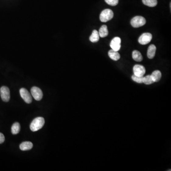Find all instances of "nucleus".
<instances>
[{
    "instance_id": "f257e3e1",
    "label": "nucleus",
    "mask_w": 171,
    "mask_h": 171,
    "mask_svg": "<svg viewBox=\"0 0 171 171\" xmlns=\"http://www.w3.org/2000/svg\"><path fill=\"white\" fill-rule=\"evenodd\" d=\"M45 124L44 118L38 117L35 118L30 125V129L33 132L38 131L44 127Z\"/></svg>"
},
{
    "instance_id": "f03ea898",
    "label": "nucleus",
    "mask_w": 171,
    "mask_h": 171,
    "mask_svg": "<svg viewBox=\"0 0 171 171\" xmlns=\"http://www.w3.org/2000/svg\"><path fill=\"white\" fill-rule=\"evenodd\" d=\"M114 16V13L110 9H106L103 10L100 15V20L103 23L108 22L111 20Z\"/></svg>"
},
{
    "instance_id": "7ed1b4c3",
    "label": "nucleus",
    "mask_w": 171,
    "mask_h": 171,
    "mask_svg": "<svg viewBox=\"0 0 171 171\" xmlns=\"http://www.w3.org/2000/svg\"><path fill=\"white\" fill-rule=\"evenodd\" d=\"M146 23V20L144 17L140 16H137L132 19L131 24L134 28H139L144 26Z\"/></svg>"
},
{
    "instance_id": "20e7f679",
    "label": "nucleus",
    "mask_w": 171,
    "mask_h": 171,
    "mask_svg": "<svg viewBox=\"0 0 171 171\" xmlns=\"http://www.w3.org/2000/svg\"><path fill=\"white\" fill-rule=\"evenodd\" d=\"M152 39V35L150 33H144L142 34L139 38L138 42L142 45H146L149 44Z\"/></svg>"
},
{
    "instance_id": "39448f33",
    "label": "nucleus",
    "mask_w": 171,
    "mask_h": 171,
    "mask_svg": "<svg viewBox=\"0 0 171 171\" xmlns=\"http://www.w3.org/2000/svg\"><path fill=\"white\" fill-rule=\"evenodd\" d=\"M0 92L2 100L5 102H8L10 99V91L9 88L3 86L0 89Z\"/></svg>"
},
{
    "instance_id": "423d86ee",
    "label": "nucleus",
    "mask_w": 171,
    "mask_h": 171,
    "mask_svg": "<svg viewBox=\"0 0 171 171\" xmlns=\"http://www.w3.org/2000/svg\"><path fill=\"white\" fill-rule=\"evenodd\" d=\"M20 93L22 99L24 100L26 103H28V104H30V103H32V100H33L32 96L30 95V93L26 89L22 88L20 90Z\"/></svg>"
},
{
    "instance_id": "0eeeda50",
    "label": "nucleus",
    "mask_w": 171,
    "mask_h": 171,
    "mask_svg": "<svg viewBox=\"0 0 171 171\" xmlns=\"http://www.w3.org/2000/svg\"><path fill=\"white\" fill-rule=\"evenodd\" d=\"M31 93L34 99L37 101L40 100L43 97L42 91L38 87H33L31 89Z\"/></svg>"
},
{
    "instance_id": "6e6552de",
    "label": "nucleus",
    "mask_w": 171,
    "mask_h": 171,
    "mask_svg": "<svg viewBox=\"0 0 171 171\" xmlns=\"http://www.w3.org/2000/svg\"><path fill=\"white\" fill-rule=\"evenodd\" d=\"M134 75L138 77H143L145 73V68L141 65H135L133 68Z\"/></svg>"
},
{
    "instance_id": "1a4fd4ad",
    "label": "nucleus",
    "mask_w": 171,
    "mask_h": 171,
    "mask_svg": "<svg viewBox=\"0 0 171 171\" xmlns=\"http://www.w3.org/2000/svg\"><path fill=\"white\" fill-rule=\"evenodd\" d=\"M110 46L112 50L118 51L121 48V39L119 37H115L111 41Z\"/></svg>"
},
{
    "instance_id": "9d476101",
    "label": "nucleus",
    "mask_w": 171,
    "mask_h": 171,
    "mask_svg": "<svg viewBox=\"0 0 171 171\" xmlns=\"http://www.w3.org/2000/svg\"><path fill=\"white\" fill-rule=\"evenodd\" d=\"M156 48L154 44H151L149 46L147 51V55L149 59H152L155 56L156 52Z\"/></svg>"
},
{
    "instance_id": "9b49d317",
    "label": "nucleus",
    "mask_w": 171,
    "mask_h": 171,
    "mask_svg": "<svg viewBox=\"0 0 171 171\" xmlns=\"http://www.w3.org/2000/svg\"><path fill=\"white\" fill-rule=\"evenodd\" d=\"M108 54L110 58L113 61H117L120 59V54L117 51H115L114 50H110L108 51Z\"/></svg>"
},
{
    "instance_id": "f8f14e48",
    "label": "nucleus",
    "mask_w": 171,
    "mask_h": 171,
    "mask_svg": "<svg viewBox=\"0 0 171 171\" xmlns=\"http://www.w3.org/2000/svg\"><path fill=\"white\" fill-rule=\"evenodd\" d=\"M151 76L154 82H157L160 80L162 77V73L160 71L156 70L153 72Z\"/></svg>"
},
{
    "instance_id": "ddd939ff",
    "label": "nucleus",
    "mask_w": 171,
    "mask_h": 171,
    "mask_svg": "<svg viewBox=\"0 0 171 171\" xmlns=\"http://www.w3.org/2000/svg\"><path fill=\"white\" fill-rule=\"evenodd\" d=\"M33 147V144L32 142H24L22 143L20 145V148L22 151L30 150Z\"/></svg>"
},
{
    "instance_id": "4468645a",
    "label": "nucleus",
    "mask_w": 171,
    "mask_h": 171,
    "mask_svg": "<svg viewBox=\"0 0 171 171\" xmlns=\"http://www.w3.org/2000/svg\"><path fill=\"white\" fill-rule=\"evenodd\" d=\"M99 37H101V38L106 37L108 34L107 26L106 25H102L99 30Z\"/></svg>"
},
{
    "instance_id": "2eb2a0df",
    "label": "nucleus",
    "mask_w": 171,
    "mask_h": 171,
    "mask_svg": "<svg viewBox=\"0 0 171 171\" xmlns=\"http://www.w3.org/2000/svg\"><path fill=\"white\" fill-rule=\"evenodd\" d=\"M132 57L134 60L137 62L141 61L143 59L141 53L137 50H134L133 51Z\"/></svg>"
},
{
    "instance_id": "dca6fc26",
    "label": "nucleus",
    "mask_w": 171,
    "mask_h": 171,
    "mask_svg": "<svg viewBox=\"0 0 171 171\" xmlns=\"http://www.w3.org/2000/svg\"><path fill=\"white\" fill-rule=\"evenodd\" d=\"M99 40V32L96 30H94L92 32V34L89 37V40L93 43L97 42Z\"/></svg>"
},
{
    "instance_id": "f3484780",
    "label": "nucleus",
    "mask_w": 171,
    "mask_h": 171,
    "mask_svg": "<svg viewBox=\"0 0 171 171\" xmlns=\"http://www.w3.org/2000/svg\"><path fill=\"white\" fill-rule=\"evenodd\" d=\"M21 127H20V124L16 122L13 124L12 127V134H16L20 132Z\"/></svg>"
},
{
    "instance_id": "a211bd4d",
    "label": "nucleus",
    "mask_w": 171,
    "mask_h": 171,
    "mask_svg": "<svg viewBox=\"0 0 171 171\" xmlns=\"http://www.w3.org/2000/svg\"><path fill=\"white\" fill-rule=\"evenodd\" d=\"M142 2L145 5L151 7L155 6L157 5V0H142Z\"/></svg>"
},
{
    "instance_id": "6ab92c4d",
    "label": "nucleus",
    "mask_w": 171,
    "mask_h": 171,
    "mask_svg": "<svg viewBox=\"0 0 171 171\" xmlns=\"http://www.w3.org/2000/svg\"><path fill=\"white\" fill-rule=\"evenodd\" d=\"M143 83L146 85H150L153 84L154 82L151 75H147L145 77H143Z\"/></svg>"
},
{
    "instance_id": "aec40b11",
    "label": "nucleus",
    "mask_w": 171,
    "mask_h": 171,
    "mask_svg": "<svg viewBox=\"0 0 171 171\" xmlns=\"http://www.w3.org/2000/svg\"><path fill=\"white\" fill-rule=\"evenodd\" d=\"M132 79L134 81L138 83H143V77H138V76L133 75L132 76Z\"/></svg>"
},
{
    "instance_id": "412c9836",
    "label": "nucleus",
    "mask_w": 171,
    "mask_h": 171,
    "mask_svg": "<svg viewBox=\"0 0 171 171\" xmlns=\"http://www.w3.org/2000/svg\"><path fill=\"white\" fill-rule=\"evenodd\" d=\"M105 1L108 5L113 6L117 5L118 3V0H105Z\"/></svg>"
},
{
    "instance_id": "4be33fe9",
    "label": "nucleus",
    "mask_w": 171,
    "mask_h": 171,
    "mask_svg": "<svg viewBox=\"0 0 171 171\" xmlns=\"http://www.w3.org/2000/svg\"><path fill=\"white\" fill-rule=\"evenodd\" d=\"M5 141V137L1 133H0V144H2Z\"/></svg>"
}]
</instances>
